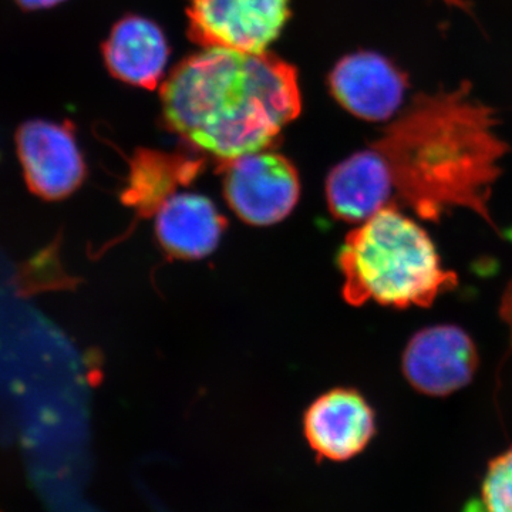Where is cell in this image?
Instances as JSON below:
<instances>
[{
  "label": "cell",
  "mask_w": 512,
  "mask_h": 512,
  "mask_svg": "<svg viewBox=\"0 0 512 512\" xmlns=\"http://www.w3.org/2000/svg\"><path fill=\"white\" fill-rule=\"evenodd\" d=\"M103 53L114 77L144 89H156L167 64L168 46L156 23L128 16L111 30Z\"/></svg>",
  "instance_id": "cell-12"
},
{
  "label": "cell",
  "mask_w": 512,
  "mask_h": 512,
  "mask_svg": "<svg viewBox=\"0 0 512 512\" xmlns=\"http://www.w3.org/2000/svg\"><path fill=\"white\" fill-rule=\"evenodd\" d=\"M389 183L392 207L406 204L429 220L448 207L488 217L491 185L507 147L490 109L458 92L420 96L372 146Z\"/></svg>",
  "instance_id": "cell-1"
},
{
  "label": "cell",
  "mask_w": 512,
  "mask_h": 512,
  "mask_svg": "<svg viewBox=\"0 0 512 512\" xmlns=\"http://www.w3.org/2000/svg\"><path fill=\"white\" fill-rule=\"evenodd\" d=\"M303 433L319 458L350 460L375 436V413L356 390L333 389L306 410Z\"/></svg>",
  "instance_id": "cell-8"
},
{
  "label": "cell",
  "mask_w": 512,
  "mask_h": 512,
  "mask_svg": "<svg viewBox=\"0 0 512 512\" xmlns=\"http://www.w3.org/2000/svg\"><path fill=\"white\" fill-rule=\"evenodd\" d=\"M64 0H15L16 5L25 12H36V10L50 9L59 5Z\"/></svg>",
  "instance_id": "cell-15"
},
{
  "label": "cell",
  "mask_w": 512,
  "mask_h": 512,
  "mask_svg": "<svg viewBox=\"0 0 512 512\" xmlns=\"http://www.w3.org/2000/svg\"><path fill=\"white\" fill-rule=\"evenodd\" d=\"M487 512H512V446L491 460L483 483Z\"/></svg>",
  "instance_id": "cell-14"
},
{
  "label": "cell",
  "mask_w": 512,
  "mask_h": 512,
  "mask_svg": "<svg viewBox=\"0 0 512 512\" xmlns=\"http://www.w3.org/2000/svg\"><path fill=\"white\" fill-rule=\"evenodd\" d=\"M15 143L23 177L37 197L60 201L79 190L87 168L70 121H25L16 130Z\"/></svg>",
  "instance_id": "cell-6"
},
{
  "label": "cell",
  "mask_w": 512,
  "mask_h": 512,
  "mask_svg": "<svg viewBox=\"0 0 512 512\" xmlns=\"http://www.w3.org/2000/svg\"><path fill=\"white\" fill-rule=\"evenodd\" d=\"M342 295L352 306L427 308L457 286L426 231L399 208H383L349 232L338 256Z\"/></svg>",
  "instance_id": "cell-3"
},
{
  "label": "cell",
  "mask_w": 512,
  "mask_h": 512,
  "mask_svg": "<svg viewBox=\"0 0 512 512\" xmlns=\"http://www.w3.org/2000/svg\"><path fill=\"white\" fill-rule=\"evenodd\" d=\"M161 99L171 130L220 164L268 150L302 107L291 64L272 53L221 47L178 64Z\"/></svg>",
  "instance_id": "cell-2"
},
{
  "label": "cell",
  "mask_w": 512,
  "mask_h": 512,
  "mask_svg": "<svg viewBox=\"0 0 512 512\" xmlns=\"http://www.w3.org/2000/svg\"><path fill=\"white\" fill-rule=\"evenodd\" d=\"M477 367L473 339L454 325L420 330L403 355L404 376L427 396L443 397L463 389L473 380Z\"/></svg>",
  "instance_id": "cell-7"
},
{
  "label": "cell",
  "mask_w": 512,
  "mask_h": 512,
  "mask_svg": "<svg viewBox=\"0 0 512 512\" xmlns=\"http://www.w3.org/2000/svg\"><path fill=\"white\" fill-rule=\"evenodd\" d=\"M326 201L333 217L357 224L392 207L382 161L372 147L353 154L330 171Z\"/></svg>",
  "instance_id": "cell-11"
},
{
  "label": "cell",
  "mask_w": 512,
  "mask_h": 512,
  "mask_svg": "<svg viewBox=\"0 0 512 512\" xmlns=\"http://www.w3.org/2000/svg\"><path fill=\"white\" fill-rule=\"evenodd\" d=\"M154 232L164 254L173 259L197 261L220 245L227 218L208 197L177 192L156 212Z\"/></svg>",
  "instance_id": "cell-10"
},
{
  "label": "cell",
  "mask_w": 512,
  "mask_h": 512,
  "mask_svg": "<svg viewBox=\"0 0 512 512\" xmlns=\"http://www.w3.org/2000/svg\"><path fill=\"white\" fill-rule=\"evenodd\" d=\"M330 87L350 113L360 119L384 121L402 106L406 80L389 60L360 52L340 60L330 76Z\"/></svg>",
  "instance_id": "cell-9"
},
{
  "label": "cell",
  "mask_w": 512,
  "mask_h": 512,
  "mask_svg": "<svg viewBox=\"0 0 512 512\" xmlns=\"http://www.w3.org/2000/svg\"><path fill=\"white\" fill-rule=\"evenodd\" d=\"M220 170L229 208L252 227H271L284 221L301 197L295 165L274 151L232 158L221 163Z\"/></svg>",
  "instance_id": "cell-4"
},
{
  "label": "cell",
  "mask_w": 512,
  "mask_h": 512,
  "mask_svg": "<svg viewBox=\"0 0 512 512\" xmlns=\"http://www.w3.org/2000/svg\"><path fill=\"white\" fill-rule=\"evenodd\" d=\"M289 13V0H188L190 37L204 47L262 53Z\"/></svg>",
  "instance_id": "cell-5"
},
{
  "label": "cell",
  "mask_w": 512,
  "mask_h": 512,
  "mask_svg": "<svg viewBox=\"0 0 512 512\" xmlns=\"http://www.w3.org/2000/svg\"><path fill=\"white\" fill-rule=\"evenodd\" d=\"M204 163L184 154L138 150L131 160L130 177L121 200L134 208L137 220L151 218L177 188L188 185L201 173Z\"/></svg>",
  "instance_id": "cell-13"
}]
</instances>
